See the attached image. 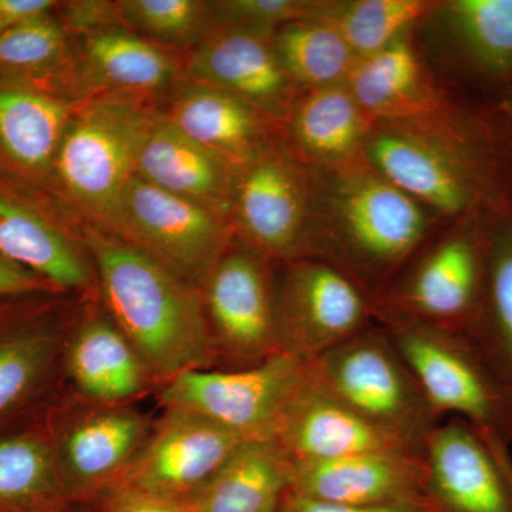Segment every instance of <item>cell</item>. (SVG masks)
I'll use <instances>...</instances> for the list:
<instances>
[{"mask_svg": "<svg viewBox=\"0 0 512 512\" xmlns=\"http://www.w3.org/2000/svg\"><path fill=\"white\" fill-rule=\"evenodd\" d=\"M271 45L301 93L348 83L359 60L332 26L315 19L289 23L275 33Z\"/></svg>", "mask_w": 512, "mask_h": 512, "instance_id": "cell-31", "label": "cell"}, {"mask_svg": "<svg viewBox=\"0 0 512 512\" xmlns=\"http://www.w3.org/2000/svg\"><path fill=\"white\" fill-rule=\"evenodd\" d=\"M69 370L80 392L103 403L137 396L150 372L119 326L104 319L90 320L77 332L70 346Z\"/></svg>", "mask_w": 512, "mask_h": 512, "instance_id": "cell-27", "label": "cell"}, {"mask_svg": "<svg viewBox=\"0 0 512 512\" xmlns=\"http://www.w3.org/2000/svg\"><path fill=\"white\" fill-rule=\"evenodd\" d=\"M218 28L271 40L289 23L306 19L312 0H220L210 2Z\"/></svg>", "mask_w": 512, "mask_h": 512, "instance_id": "cell-36", "label": "cell"}, {"mask_svg": "<svg viewBox=\"0 0 512 512\" xmlns=\"http://www.w3.org/2000/svg\"><path fill=\"white\" fill-rule=\"evenodd\" d=\"M55 288L56 286L49 284L45 279L39 278L32 272L26 271L0 256V298Z\"/></svg>", "mask_w": 512, "mask_h": 512, "instance_id": "cell-40", "label": "cell"}, {"mask_svg": "<svg viewBox=\"0 0 512 512\" xmlns=\"http://www.w3.org/2000/svg\"><path fill=\"white\" fill-rule=\"evenodd\" d=\"M107 231L153 256L195 286L231 244L227 217L134 177Z\"/></svg>", "mask_w": 512, "mask_h": 512, "instance_id": "cell-9", "label": "cell"}, {"mask_svg": "<svg viewBox=\"0 0 512 512\" xmlns=\"http://www.w3.org/2000/svg\"><path fill=\"white\" fill-rule=\"evenodd\" d=\"M308 369L322 389L410 450L421 451L443 421L380 323L308 360Z\"/></svg>", "mask_w": 512, "mask_h": 512, "instance_id": "cell-4", "label": "cell"}, {"mask_svg": "<svg viewBox=\"0 0 512 512\" xmlns=\"http://www.w3.org/2000/svg\"><path fill=\"white\" fill-rule=\"evenodd\" d=\"M55 353V335L47 330H20L0 339V417L35 392Z\"/></svg>", "mask_w": 512, "mask_h": 512, "instance_id": "cell-34", "label": "cell"}, {"mask_svg": "<svg viewBox=\"0 0 512 512\" xmlns=\"http://www.w3.org/2000/svg\"><path fill=\"white\" fill-rule=\"evenodd\" d=\"M164 117L238 173L274 146L278 126L247 101L200 83L178 94Z\"/></svg>", "mask_w": 512, "mask_h": 512, "instance_id": "cell-20", "label": "cell"}, {"mask_svg": "<svg viewBox=\"0 0 512 512\" xmlns=\"http://www.w3.org/2000/svg\"><path fill=\"white\" fill-rule=\"evenodd\" d=\"M309 170L312 200L305 256L335 266L376 301L443 221L365 157Z\"/></svg>", "mask_w": 512, "mask_h": 512, "instance_id": "cell-1", "label": "cell"}, {"mask_svg": "<svg viewBox=\"0 0 512 512\" xmlns=\"http://www.w3.org/2000/svg\"><path fill=\"white\" fill-rule=\"evenodd\" d=\"M144 434L143 417L127 410L93 414L74 424L56 456L64 485L90 488L128 468Z\"/></svg>", "mask_w": 512, "mask_h": 512, "instance_id": "cell-26", "label": "cell"}, {"mask_svg": "<svg viewBox=\"0 0 512 512\" xmlns=\"http://www.w3.org/2000/svg\"><path fill=\"white\" fill-rule=\"evenodd\" d=\"M433 409L512 444V393L470 333L377 318Z\"/></svg>", "mask_w": 512, "mask_h": 512, "instance_id": "cell-5", "label": "cell"}, {"mask_svg": "<svg viewBox=\"0 0 512 512\" xmlns=\"http://www.w3.org/2000/svg\"><path fill=\"white\" fill-rule=\"evenodd\" d=\"M244 441L201 414L168 409L127 468L128 490L175 501L195 495Z\"/></svg>", "mask_w": 512, "mask_h": 512, "instance_id": "cell-14", "label": "cell"}, {"mask_svg": "<svg viewBox=\"0 0 512 512\" xmlns=\"http://www.w3.org/2000/svg\"><path fill=\"white\" fill-rule=\"evenodd\" d=\"M53 0H0V33L52 15Z\"/></svg>", "mask_w": 512, "mask_h": 512, "instance_id": "cell-39", "label": "cell"}, {"mask_svg": "<svg viewBox=\"0 0 512 512\" xmlns=\"http://www.w3.org/2000/svg\"><path fill=\"white\" fill-rule=\"evenodd\" d=\"M275 276L279 353L315 359L376 323L372 299L338 268L312 256L281 262Z\"/></svg>", "mask_w": 512, "mask_h": 512, "instance_id": "cell-10", "label": "cell"}, {"mask_svg": "<svg viewBox=\"0 0 512 512\" xmlns=\"http://www.w3.org/2000/svg\"><path fill=\"white\" fill-rule=\"evenodd\" d=\"M487 274L470 335L480 343L512 393V200L485 215Z\"/></svg>", "mask_w": 512, "mask_h": 512, "instance_id": "cell-28", "label": "cell"}, {"mask_svg": "<svg viewBox=\"0 0 512 512\" xmlns=\"http://www.w3.org/2000/svg\"><path fill=\"white\" fill-rule=\"evenodd\" d=\"M238 171L158 117L138 156L136 177L231 221Z\"/></svg>", "mask_w": 512, "mask_h": 512, "instance_id": "cell-21", "label": "cell"}, {"mask_svg": "<svg viewBox=\"0 0 512 512\" xmlns=\"http://www.w3.org/2000/svg\"><path fill=\"white\" fill-rule=\"evenodd\" d=\"M83 57L93 79L117 92L157 93L178 77L177 63L164 49L119 26L86 35Z\"/></svg>", "mask_w": 512, "mask_h": 512, "instance_id": "cell-29", "label": "cell"}, {"mask_svg": "<svg viewBox=\"0 0 512 512\" xmlns=\"http://www.w3.org/2000/svg\"><path fill=\"white\" fill-rule=\"evenodd\" d=\"M491 131L498 170L512 200V127L491 126Z\"/></svg>", "mask_w": 512, "mask_h": 512, "instance_id": "cell-42", "label": "cell"}, {"mask_svg": "<svg viewBox=\"0 0 512 512\" xmlns=\"http://www.w3.org/2000/svg\"><path fill=\"white\" fill-rule=\"evenodd\" d=\"M0 256L56 288H83L89 268L69 237L28 205L0 195Z\"/></svg>", "mask_w": 512, "mask_h": 512, "instance_id": "cell-25", "label": "cell"}, {"mask_svg": "<svg viewBox=\"0 0 512 512\" xmlns=\"http://www.w3.org/2000/svg\"><path fill=\"white\" fill-rule=\"evenodd\" d=\"M276 512H433L423 504L349 505L315 500L286 491Z\"/></svg>", "mask_w": 512, "mask_h": 512, "instance_id": "cell-38", "label": "cell"}, {"mask_svg": "<svg viewBox=\"0 0 512 512\" xmlns=\"http://www.w3.org/2000/svg\"><path fill=\"white\" fill-rule=\"evenodd\" d=\"M485 440L490 444L491 450L494 451L495 457H497L498 463H500L501 468H503L505 477H507L508 484H510L512 491V457L510 454V446L505 444L500 437L494 436L491 433H485V431H481Z\"/></svg>", "mask_w": 512, "mask_h": 512, "instance_id": "cell-44", "label": "cell"}, {"mask_svg": "<svg viewBox=\"0 0 512 512\" xmlns=\"http://www.w3.org/2000/svg\"><path fill=\"white\" fill-rule=\"evenodd\" d=\"M274 262L247 245L232 247L205 276V315L217 357L231 369L258 365L278 355Z\"/></svg>", "mask_w": 512, "mask_h": 512, "instance_id": "cell-12", "label": "cell"}, {"mask_svg": "<svg viewBox=\"0 0 512 512\" xmlns=\"http://www.w3.org/2000/svg\"><path fill=\"white\" fill-rule=\"evenodd\" d=\"M308 362L278 353L244 369L192 370L168 380L161 400L190 410L244 440H274L306 382Z\"/></svg>", "mask_w": 512, "mask_h": 512, "instance_id": "cell-8", "label": "cell"}, {"mask_svg": "<svg viewBox=\"0 0 512 512\" xmlns=\"http://www.w3.org/2000/svg\"><path fill=\"white\" fill-rule=\"evenodd\" d=\"M63 485L56 454L45 441L0 439V512H55Z\"/></svg>", "mask_w": 512, "mask_h": 512, "instance_id": "cell-32", "label": "cell"}, {"mask_svg": "<svg viewBox=\"0 0 512 512\" xmlns=\"http://www.w3.org/2000/svg\"><path fill=\"white\" fill-rule=\"evenodd\" d=\"M113 512H191V510L183 507L180 501L127 490L121 495Z\"/></svg>", "mask_w": 512, "mask_h": 512, "instance_id": "cell-41", "label": "cell"}, {"mask_svg": "<svg viewBox=\"0 0 512 512\" xmlns=\"http://www.w3.org/2000/svg\"><path fill=\"white\" fill-rule=\"evenodd\" d=\"M188 74L192 83L234 94L276 124H285L301 94L276 57L271 40L235 30L217 28L195 47Z\"/></svg>", "mask_w": 512, "mask_h": 512, "instance_id": "cell-17", "label": "cell"}, {"mask_svg": "<svg viewBox=\"0 0 512 512\" xmlns=\"http://www.w3.org/2000/svg\"><path fill=\"white\" fill-rule=\"evenodd\" d=\"M373 121L348 84L299 94L285 121L288 150L308 168H332L365 157Z\"/></svg>", "mask_w": 512, "mask_h": 512, "instance_id": "cell-22", "label": "cell"}, {"mask_svg": "<svg viewBox=\"0 0 512 512\" xmlns=\"http://www.w3.org/2000/svg\"><path fill=\"white\" fill-rule=\"evenodd\" d=\"M291 461L275 440L244 441L194 495L191 512H276Z\"/></svg>", "mask_w": 512, "mask_h": 512, "instance_id": "cell-24", "label": "cell"}, {"mask_svg": "<svg viewBox=\"0 0 512 512\" xmlns=\"http://www.w3.org/2000/svg\"><path fill=\"white\" fill-rule=\"evenodd\" d=\"M439 6L431 0H312L306 19L332 26L360 59L389 46Z\"/></svg>", "mask_w": 512, "mask_h": 512, "instance_id": "cell-30", "label": "cell"}, {"mask_svg": "<svg viewBox=\"0 0 512 512\" xmlns=\"http://www.w3.org/2000/svg\"><path fill=\"white\" fill-rule=\"evenodd\" d=\"M86 241L114 323L151 373L168 382L218 359L195 286L113 232L89 229Z\"/></svg>", "mask_w": 512, "mask_h": 512, "instance_id": "cell-2", "label": "cell"}, {"mask_svg": "<svg viewBox=\"0 0 512 512\" xmlns=\"http://www.w3.org/2000/svg\"><path fill=\"white\" fill-rule=\"evenodd\" d=\"M274 440L291 463L410 450L322 389L309 369Z\"/></svg>", "mask_w": 512, "mask_h": 512, "instance_id": "cell-19", "label": "cell"}, {"mask_svg": "<svg viewBox=\"0 0 512 512\" xmlns=\"http://www.w3.org/2000/svg\"><path fill=\"white\" fill-rule=\"evenodd\" d=\"M413 29L379 52L360 57L353 67L346 84L366 116L373 123L464 133L487 130V121L478 109L461 106L434 84L414 45Z\"/></svg>", "mask_w": 512, "mask_h": 512, "instance_id": "cell-13", "label": "cell"}, {"mask_svg": "<svg viewBox=\"0 0 512 512\" xmlns=\"http://www.w3.org/2000/svg\"><path fill=\"white\" fill-rule=\"evenodd\" d=\"M433 512H512V491L483 433L468 421H440L421 446Z\"/></svg>", "mask_w": 512, "mask_h": 512, "instance_id": "cell-15", "label": "cell"}, {"mask_svg": "<svg viewBox=\"0 0 512 512\" xmlns=\"http://www.w3.org/2000/svg\"><path fill=\"white\" fill-rule=\"evenodd\" d=\"M157 119L124 97H101L74 111L53 171L67 197L106 228Z\"/></svg>", "mask_w": 512, "mask_h": 512, "instance_id": "cell-7", "label": "cell"}, {"mask_svg": "<svg viewBox=\"0 0 512 512\" xmlns=\"http://www.w3.org/2000/svg\"><path fill=\"white\" fill-rule=\"evenodd\" d=\"M74 111L52 94L0 84V153L22 173H50Z\"/></svg>", "mask_w": 512, "mask_h": 512, "instance_id": "cell-23", "label": "cell"}, {"mask_svg": "<svg viewBox=\"0 0 512 512\" xmlns=\"http://www.w3.org/2000/svg\"><path fill=\"white\" fill-rule=\"evenodd\" d=\"M363 154L390 183L448 224L511 201L491 130L373 123Z\"/></svg>", "mask_w": 512, "mask_h": 512, "instance_id": "cell-3", "label": "cell"}, {"mask_svg": "<svg viewBox=\"0 0 512 512\" xmlns=\"http://www.w3.org/2000/svg\"><path fill=\"white\" fill-rule=\"evenodd\" d=\"M121 23L137 35L178 47L200 46L218 26L201 0H120Z\"/></svg>", "mask_w": 512, "mask_h": 512, "instance_id": "cell-33", "label": "cell"}, {"mask_svg": "<svg viewBox=\"0 0 512 512\" xmlns=\"http://www.w3.org/2000/svg\"><path fill=\"white\" fill-rule=\"evenodd\" d=\"M485 214L441 229L373 301L375 318H396L470 332L483 303Z\"/></svg>", "mask_w": 512, "mask_h": 512, "instance_id": "cell-6", "label": "cell"}, {"mask_svg": "<svg viewBox=\"0 0 512 512\" xmlns=\"http://www.w3.org/2000/svg\"><path fill=\"white\" fill-rule=\"evenodd\" d=\"M66 30L49 15L0 33V69L37 72L59 62L66 53Z\"/></svg>", "mask_w": 512, "mask_h": 512, "instance_id": "cell-35", "label": "cell"}, {"mask_svg": "<svg viewBox=\"0 0 512 512\" xmlns=\"http://www.w3.org/2000/svg\"><path fill=\"white\" fill-rule=\"evenodd\" d=\"M311 170L274 144L242 168L231 202L234 234L274 264L302 258L311 220Z\"/></svg>", "mask_w": 512, "mask_h": 512, "instance_id": "cell-11", "label": "cell"}, {"mask_svg": "<svg viewBox=\"0 0 512 512\" xmlns=\"http://www.w3.org/2000/svg\"><path fill=\"white\" fill-rule=\"evenodd\" d=\"M67 26L90 35L100 30L116 28L121 23L116 2L104 0H79L64 6Z\"/></svg>", "mask_w": 512, "mask_h": 512, "instance_id": "cell-37", "label": "cell"}, {"mask_svg": "<svg viewBox=\"0 0 512 512\" xmlns=\"http://www.w3.org/2000/svg\"><path fill=\"white\" fill-rule=\"evenodd\" d=\"M424 481L421 451L392 450L291 463L288 491L330 503L429 507Z\"/></svg>", "mask_w": 512, "mask_h": 512, "instance_id": "cell-16", "label": "cell"}, {"mask_svg": "<svg viewBox=\"0 0 512 512\" xmlns=\"http://www.w3.org/2000/svg\"><path fill=\"white\" fill-rule=\"evenodd\" d=\"M429 19L458 79L488 101L512 86V0H444Z\"/></svg>", "mask_w": 512, "mask_h": 512, "instance_id": "cell-18", "label": "cell"}, {"mask_svg": "<svg viewBox=\"0 0 512 512\" xmlns=\"http://www.w3.org/2000/svg\"><path fill=\"white\" fill-rule=\"evenodd\" d=\"M491 126L512 127V86L478 109Z\"/></svg>", "mask_w": 512, "mask_h": 512, "instance_id": "cell-43", "label": "cell"}]
</instances>
